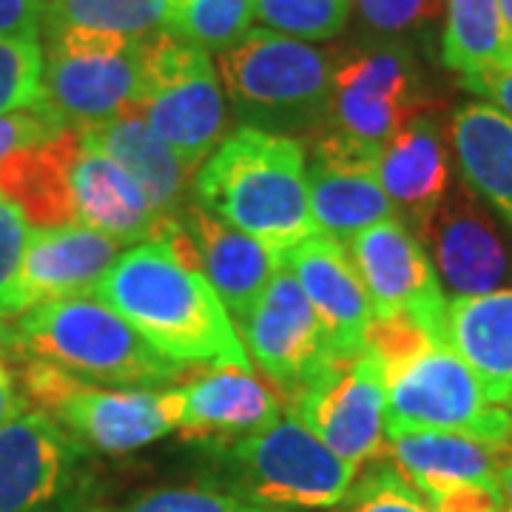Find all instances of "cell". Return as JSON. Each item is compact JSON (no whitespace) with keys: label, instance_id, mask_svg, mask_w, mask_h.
<instances>
[{"label":"cell","instance_id":"obj_1","mask_svg":"<svg viewBox=\"0 0 512 512\" xmlns=\"http://www.w3.org/2000/svg\"><path fill=\"white\" fill-rule=\"evenodd\" d=\"M92 296L120 313L151 348L177 365L254 373L214 285L168 239H146L117 256Z\"/></svg>","mask_w":512,"mask_h":512},{"label":"cell","instance_id":"obj_2","mask_svg":"<svg viewBox=\"0 0 512 512\" xmlns=\"http://www.w3.org/2000/svg\"><path fill=\"white\" fill-rule=\"evenodd\" d=\"M197 197L279 256L316 234L305 146L288 134L239 126L202 163Z\"/></svg>","mask_w":512,"mask_h":512},{"label":"cell","instance_id":"obj_3","mask_svg":"<svg viewBox=\"0 0 512 512\" xmlns=\"http://www.w3.org/2000/svg\"><path fill=\"white\" fill-rule=\"evenodd\" d=\"M12 356H32L89 384L165 390L185 367L148 345L117 311L92 293L43 302L15 319Z\"/></svg>","mask_w":512,"mask_h":512},{"label":"cell","instance_id":"obj_4","mask_svg":"<svg viewBox=\"0 0 512 512\" xmlns=\"http://www.w3.org/2000/svg\"><path fill=\"white\" fill-rule=\"evenodd\" d=\"M200 447L214 464L205 484L274 512L339 507L359 478V467L336 456L291 413L254 436Z\"/></svg>","mask_w":512,"mask_h":512},{"label":"cell","instance_id":"obj_5","mask_svg":"<svg viewBox=\"0 0 512 512\" xmlns=\"http://www.w3.org/2000/svg\"><path fill=\"white\" fill-rule=\"evenodd\" d=\"M384 430H444L512 450V416L490 402L484 387L456 350L430 339L387 362Z\"/></svg>","mask_w":512,"mask_h":512},{"label":"cell","instance_id":"obj_6","mask_svg":"<svg viewBox=\"0 0 512 512\" xmlns=\"http://www.w3.org/2000/svg\"><path fill=\"white\" fill-rule=\"evenodd\" d=\"M137 109L194 174L222 143L225 100L208 49L171 32L140 43Z\"/></svg>","mask_w":512,"mask_h":512},{"label":"cell","instance_id":"obj_7","mask_svg":"<svg viewBox=\"0 0 512 512\" xmlns=\"http://www.w3.org/2000/svg\"><path fill=\"white\" fill-rule=\"evenodd\" d=\"M18 359V387L26 404L49 413L74 439L106 456H128L177 430L165 390H109L74 379L32 356Z\"/></svg>","mask_w":512,"mask_h":512},{"label":"cell","instance_id":"obj_8","mask_svg":"<svg viewBox=\"0 0 512 512\" xmlns=\"http://www.w3.org/2000/svg\"><path fill=\"white\" fill-rule=\"evenodd\" d=\"M97 487L92 450L49 413L0 427V512H86Z\"/></svg>","mask_w":512,"mask_h":512},{"label":"cell","instance_id":"obj_9","mask_svg":"<svg viewBox=\"0 0 512 512\" xmlns=\"http://www.w3.org/2000/svg\"><path fill=\"white\" fill-rule=\"evenodd\" d=\"M140 43L103 32H49L43 52L46 103L69 123L86 128L137 106Z\"/></svg>","mask_w":512,"mask_h":512},{"label":"cell","instance_id":"obj_10","mask_svg":"<svg viewBox=\"0 0 512 512\" xmlns=\"http://www.w3.org/2000/svg\"><path fill=\"white\" fill-rule=\"evenodd\" d=\"M336 55L308 40L254 29L217 57L222 89L251 114H313L328 109Z\"/></svg>","mask_w":512,"mask_h":512},{"label":"cell","instance_id":"obj_11","mask_svg":"<svg viewBox=\"0 0 512 512\" xmlns=\"http://www.w3.org/2000/svg\"><path fill=\"white\" fill-rule=\"evenodd\" d=\"M288 399V413L353 467L384 456L387 384L382 362L367 348L330 356L328 365Z\"/></svg>","mask_w":512,"mask_h":512},{"label":"cell","instance_id":"obj_12","mask_svg":"<svg viewBox=\"0 0 512 512\" xmlns=\"http://www.w3.org/2000/svg\"><path fill=\"white\" fill-rule=\"evenodd\" d=\"M436 109L419 57L404 43H376L336 57L328 111L336 128L384 146L413 117Z\"/></svg>","mask_w":512,"mask_h":512},{"label":"cell","instance_id":"obj_13","mask_svg":"<svg viewBox=\"0 0 512 512\" xmlns=\"http://www.w3.org/2000/svg\"><path fill=\"white\" fill-rule=\"evenodd\" d=\"M350 259L365 282L373 316H410L447 342V299L433 259L402 220L376 222L345 239Z\"/></svg>","mask_w":512,"mask_h":512},{"label":"cell","instance_id":"obj_14","mask_svg":"<svg viewBox=\"0 0 512 512\" xmlns=\"http://www.w3.org/2000/svg\"><path fill=\"white\" fill-rule=\"evenodd\" d=\"M239 339L251 365L259 367L285 396H293L313 373L328 365L330 356H336L328 330L288 265L271 276L265 291L239 319Z\"/></svg>","mask_w":512,"mask_h":512},{"label":"cell","instance_id":"obj_15","mask_svg":"<svg viewBox=\"0 0 512 512\" xmlns=\"http://www.w3.org/2000/svg\"><path fill=\"white\" fill-rule=\"evenodd\" d=\"M421 242L433 254L441 288L456 296L510 288L512 242L495 211L464 180L453 183L430 217Z\"/></svg>","mask_w":512,"mask_h":512},{"label":"cell","instance_id":"obj_16","mask_svg":"<svg viewBox=\"0 0 512 512\" xmlns=\"http://www.w3.org/2000/svg\"><path fill=\"white\" fill-rule=\"evenodd\" d=\"M379 143L342 128L319 137L308 165L311 214L319 234L345 242L393 217V202L379 183Z\"/></svg>","mask_w":512,"mask_h":512},{"label":"cell","instance_id":"obj_17","mask_svg":"<svg viewBox=\"0 0 512 512\" xmlns=\"http://www.w3.org/2000/svg\"><path fill=\"white\" fill-rule=\"evenodd\" d=\"M168 387L174 424L194 441H234L268 430L282 419V399L254 373L237 367H194Z\"/></svg>","mask_w":512,"mask_h":512},{"label":"cell","instance_id":"obj_18","mask_svg":"<svg viewBox=\"0 0 512 512\" xmlns=\"http://www.w3.org/2000/svg\"><path fill=\"white\" fill-rule=\"evenodd\" d=\"M285 265L328 330L333 353L348 356L365 348L373 305L345 242L316 231L285 254Z\"/></svg>","mask_w":512,"mask_h":512},{"label":"cell","instance_id":"obj_19","mask_svg":"<svg viewBox=\"0 0 512 512\" xmlns=\"http://www.w3.org/2000/svg\"><path fill=\"white\" fill-rule=\"evenodd\" d=\"M379 183L393 208L404 211V225L424 237V228L453 188L450 131L433 111H424L402 126L379 154Z\"/></svg>","mask_w":512,"mask_h":512},{"label":"cell","instance_id":"obj_20","mask_svg":"<svg viewBox=\"0 0 512 512\" xmlns=\"http://www.w3.org/2000/svg\"><path fill=\"white\" fill-rule=\"evenodd\" d=\"M120 256V242L80 222L35 228L23 254L18 313L43 302L92 293Z\"/></svg>","mask_w":512,"mask_h":512},{"label":"cell","instance_id":"obj_21","mask_svg":"<svg viewBox=\"0 0 512 512\" xmlns=\"http://www.w3.org/2000/svg\"><path fill=\"white\" fill-rule=\"evenodd\" d=\"M177 220L194 248L200 271L214 285L228 316L239 322L256 296L265 291L271 276L285 265V256L274 254L259 239L220 220L200 202L185 205Z\"/></svg>","mask_w":512,"mask_h":512},{"label":"cell","instance_id":"obj_22","mask_svg":"<svg viewBox=\"0 0 512 512\" xmlns=\"http://www.w3.org/2000/svg\"><path fill=\"white\" fill-rule=\"evenodd\" d=\"M507 453L510 450L444 430H390L384 447V456L427 501L456 487L498 493V470Z\"/></svg>","mask_w":512,"mask_h":512},{"label":"cell","instance_id":"obj_23","mask_svg":"<svg viewBox=\"0 0 512 512\" xmlns=\"http://www.w3.org/2000/svg\"><path fill=\"white\" fill-rule=\"evenodd\" d=\"M72 197L74 222L100 231L120 245L157 239L163 234L165 222L174 217H160L140 191V185L109 154L86 143L74 160Z\"/></svg>","mask_w":512,"mask_h":512},{"label":"cell","instance_id":"obj_24","mask_svg":"<svg viewBox=\"0 0 512 512\" xmlns=\"http://www.w3.org/2000/svg\"><path fill=\"white\" fill-rule=\"evenodd\" d=\"M80 137L86 146L109 154L140 185V191L146 194V200L160 217L174 214V208L183 200L185 180L191 174L185 171L174 148L148 126V120L137 106L106 123L80 128Z\"/></svg>","mask_w":512,"mask_h":512},{"label":"cell","instance_id":"obj_25","mask_svg":"<svg viewBox=\"0 0 512 512\" xmlns=\"http://www.w3.org/2000/svg\"><path fill=\"white\" fill-rule=\"evenodd\" d=\"M80 148V128L69 126L46 143L12 154L0 163V194L37 228L69 225L74 222L72 168Z\"/></svg>","mask_w":512,"mask_h":512},{"label":"cell","instance_id":"obj_26","mask_svg":"<svg viewBox=\"0 0 512 512\" xmlns=\"http://www.w3.org/2000/svg\"><path fill=\"white\" fill-rule=\"evenodd\" d=\"M447 345L473 367L490 402L512 399V288L456 296L447 305Z\"/></svg>","mask_w":512,"mask_h":512},{"label":"cell","instance_id":"obj_27","mask_svg":"<svg viewBox=\"0 0 512 512\" xmlns=\"http://www.w3.org/2000/svg\"><path fill=\"white\" fill-rule=\"evenodd\" d=\"M447 131L461 180L512 231V117L484 100H470L453 111Z\"/></svg>","mask_w":512,"mask_h":512},{"label":"cell","instance_id":"obj_28","mask_svg":"<svg viewBox=\"0 0 512 512\" xmlns=\"http://www.w3.org/2000/svg\"><path fill=\"white\" fill-rule=\"evenodd\" d=\"M441 63L458 77L512 63V29L501 0H444Z\"/></svg>","mask_w":512,"mask_h":512},{"label":"cell","instance_id":"obj_29","mask_svg":"<svg viewBox=\"0 0 512 512\" xmlns=\"http://www.w3.org/2000/svg\"><path fill=\"white\" fill-rule=\"evenodd\" d=\"M66 29L146 40L165 32V0H52L43 32Z\"/></svg>","mask_w":512,"mask_h":512},{"label":"cell","instance_id":"obj_30","mask_svg":"<svg viewBox=\"0 0 512 512\" xmlns=\"http://www.w3.org/2000/svg\"><path fill=\"white\" fill-rule=\"evenodd\" d=\"M254 0H165V32L202 49H228L251 32Z\"/></svg>","mask_w":512,"mask_h":512},{"label":"cell","instance_id":"obj_31","mask_svg":"<svg viewBox=\"0 0 512 512\" xmlns=\"http://www.w3.org/2000/svg\"><path fill=\"white\" fill-rule=\"evenodd\" d=\"M254 18L296 40H330L350 20V0H254Z\"/></svg>","mask_w":512,"mask_h":512},{"label":"cell","instance_id":"obj_32","mask_svg":"<svg viewBox=\"0 0 512 512\" xmlns=\"http://www.w3.org/2000/svg\"><path fill=\"white\" fill-rule=\"evenodd\" d=\"M46 103L43 46L37 40L0 37V114Z\"/></svg>","mask_w":512,"mask_h":512},{"label":"cell","instance_id":"obj_33","mask_svg":"<svg viewBox=\"0 0 512 512\" xmlns=\"http://www.w3.org/2000/svg\"><path fill=\"white\" fill-rule=\"evenodd\" d=\"M339 507V512H436L393 461H379L356 478Z\"/></svg>","mask_w":512,"mask_h":512},{"label":"cell","instance_id":"obj_34","mask_svg":"<svg viewBox=\"0 0 512 512\" xmlns=\"http://www.w3.org/2000/svg\"><path fill=\"white\" fill-rule=\"evenodd\" d=\"M100 512H274L265 507L248 504L237 495H228L211 487V484H197V487H163V490H148L126 501L123 507Z\"/></svg>","mask_w":512,"mask_h":512},{"label":"cell","instance_id":"obj_35","mask_svg":"<svg viewBox=\"0 0 512 512\" xmlns=\"http://www.w3.org/2000/svg\"><path fill=\"white\" fill-rule=\"evenodd\" d=\"M367 29L402 37L433 26L444 15V0H353Z\"/></svg>","mask_w":512,"mask_h":512},{"label":"cell","instance_id":"obj_36","mask_svg":"<svg viewBox=\"0 0 512 512\" xmlns=\"http://www.w3.org/2000/svg\"><path fill=\"white\" fill-rule=\"evenodd\" d=\"M29 220L15 202L0 194V311L18 316V285L29 245Z\"/></svg>","mask_w":512,"mask_h":512},{"label":"cell","instance_id":"obj_37","mask_svg":"<svg viewBox=\"0 0 512 512\" xmlns=\"http://www.w3.org/2000/svg\"><path fill=\"white\" fill-rule=\"evenodd\" d=\"M63 128H69V123L49 103L0 114V163L23 148L52 140Z\"/></svg>","mask_w":512,"mask_h":512},{"label":"cell","instance_id":"obj_38","mask_svg":"<svg viewBox=\"0 0 512 512\" xmlns=\"http://www.w3.org/2000/svg\"><path fill=\"white\" fill-rule=\"evenodd\" d=\"M46 6V0H0V37L40 43Z\"/></svg>","mask_w":512,"mask_h":512},{"label":"cell","instance_id":"obj_39","mask_svg":"<svg viewBox=\"0 0 512 512\" xmlns=\"http://www.w3.org/2000/svg\"><path fill=\"white\" fill-rule=\"evenodd\" d=\"M461 86L467 92L476 94V97H481L484 103L504 111L507 117H512V63L493 66L487 72L470 74V77H461Z\"/></svg>","mask_w":512,"mask_h":512},{"label":"cell","instance_id":"obj_40","mask_svg":"<svg viewBox=\"0 0 512 512\" xmlns=\"http://www.w3.org/2000/svg\"><path fill=\"white\" fill-rule=\"evenodd\" d=\"M430 504L436 512H507L498 493L481 490V487H456Z\"/></svg>","mask_w":512,"mask_h":512},{"label":"cell","instance_id":"obj_41","mask_svg":"<svg viewBox=\"0 0 512 512\" xmlns=\"http://www.w3.org/2000/svg\"><path fill=\"white\" fill-rule=\"evenodd\" d=\"M26 407V399L20 393L18 379L12 373V367L6 359H0V427L9 424L12 419H18Z\"/></svg>","mask_w":512,"mask_h":512},{"label":"cell","instance_id":"obj_42","mask_svg":"<svg viewBox=\"0 0 512 512\" xmlns=\"http://www.w3.org/2000/svg\"><path fill=\"white\" fill-rule=\"evenodd\" d=\"M498 498L504 504V510L512 512V450L501 461V470H498Z\"/></svg>","mask_w":512,"mask_h":512},{"label":"cell","instance_id":"obj_43","mask_svg":"<svg viewBox=\"0 0 512 512\" xmlns=\"http://www.w3.org/2000/svg\"><path fill=\"white\" fill-rule=\"evenodd\" d=\"M15 350V322H9V313L0 311V359H9Z\"/></svg>","mask_w":512,"mask_h":512},{"label":"cell","instance_id":"obj_44","mask_svg":"<svg viewBox=\"0 0 512 512\" xmlns=\"http://www.w3.org/2000/svg\"><path fill=\"white\" fill-rule=\"evenodd\" d=\"M501 12H504V20L510 23L512 29V0H501Z\"/></svg>","mask_w":512,"mask_h":512},{"label":"cell","instance_id":"obj_45","mask_svg":"<svg viewBox=\"0 0 512 512\" xmlns=\"http://www.w3.org/2000/svg\"><path fill=\"white\" fill-rule=\"evenodd\" d=\"M507 407H510V416H512V399H510V402H507Z\"/></svg>","mask_w":512,"mask_h":512},{"label":"cell","instance_id":"obj_46","mask_svg":"<svg viewBox=\"0 0 512 512\" xmlns=\"http://www.w3.org/2000/svg\"><path fill=\"white\" fill-rule=\"evenodd\" d=\"M46 3H52V0H46Z\"/></svg>","mask_w":512,"mask_h":512}]
</instances>
